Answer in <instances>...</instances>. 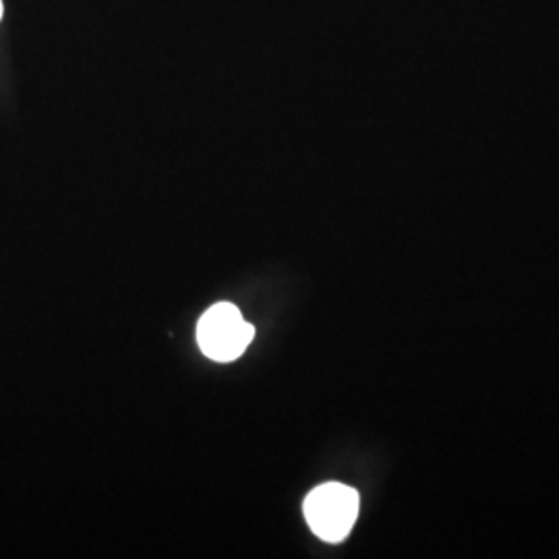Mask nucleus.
<instances>
[{
	"mask_svg": "<svg viewBox=\"0 0 559 559\" xmlns=\"http://www.w3.org/2000/svg\"><path fill=\"white\" fill-rule=\"evenodd\" d=\"M0 17H2V0H0Z\"/></svg>",
	"mask_w": 559,
	"mask_h": 559,
	"instance_id": "nucleus-3",
	"label": "nucleus"
},
{
	"mask_svg": "<svg viewBox=\"0 0 559 559\" xmlns=\"http://www.w3.org/2000/svg\"><path fill=\"white\" fill-rule=\"evenodd\" d=\"M255 336V328L242 320L233 302H216L201 316L198 342L207 359L230 362L239 359Z\"/></svg>",
	"mask_w": 559,
	"mask_h": 559,
	"instance_id": "nucleus-2",
	"label": "nucleus"
},
{
	"mask_svg": "<svg viewBox=\"0 0 559 559\" xmlns=\"http://www.w3.org/2000/svg\"><path fill=\"white\" fill-rule=\"evenodd\" d=\"M359 493L342 483L316 487L302 506L311 531L328 543H340L353 531L359 516Z\"/></svg>",
	"mask_w": 559,
	"mask_h": 559,
	"instance_id": "nucleus-1",
	"label": "nucleus"
}]
</instances>
